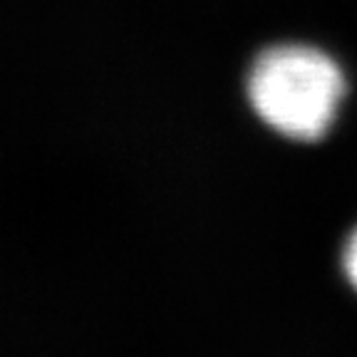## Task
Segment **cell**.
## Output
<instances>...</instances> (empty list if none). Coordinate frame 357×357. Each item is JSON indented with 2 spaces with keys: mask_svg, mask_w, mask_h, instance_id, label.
I'll return each instance as SVG.
<instances>
[{
  "mask_svg": "<svg viewBox=\"0 0 357 357\" xmlns=\"http://www.w3.org/2000/svg\"><path fill=\"white\" fill-rule=\"evenodd\" d=\"M248 102L256 114L288 139H323L337 119L347 79L328 52L312 45H273L253 60Z\"/></svg>",
  "mask_w": 357,
  "mask_h": 357,
  "instance_id": "6da1fadb",
  "label": "cell"
},
{
  "mask_svg": "<svg viewBox=\"0 0 357 357\" xmlns=\"http://www.w3.org/2000/svg\"><path fill=\"white\" fill-rule=\"evenodd\" d=\"M342 271H345L352 288L357 290V229L352 231L350 238L345 241V248H342Z\"/></svg>",
  "mask_w": 357,
  "mask_h": 357,
  "instance_id": "7a4b0ae2",
  "label": "cell"
}]
</instances>
